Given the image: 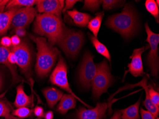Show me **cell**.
I'll use <instances>...</instances> for the list:
<instances>
[{
    "label": "cell",
    "mask_w": 159,
    "mask_h": 119,
    "mask_svg": "<svg viewBox=\"0 0 159 119\" xmlns=\"http://www.w3.org/2000/svg\"><path fill=\"white\" fill-rule=\"evenodd\" d=\"M11 52L16 56V64L21 70L26 77L32 82L31 68L32 55L31 50L27 44L23 42L18 46H12Z\"/></svg>",
    "instance_id": "obj_7"
},
{
    "label": "cell",
    "mask_w": 159,
    "mask_h": 119,
    "mask_svg": "<svg viewBox=\"0 0 159 119\" xmlns=\"http://www.w3.org/2000/svg\"><path fill=\"white\" fill-rule=\"evenodd\" d=\"M9 1H2L0 2V13L3 12V10L6 7V5L8 2Z\"/></svg>",
    "instance_id": "obj_40"
},
{
    "label": "cell",
    "mask_w": 159,
    "mask_h": 119,
    "mask_svg": "<svg viewBox=\"0 0 159 119\" xmlns=\"http://www.w3.org/2000/svg\"><path fill=\"white\" fill-rule=\"evenodd\" d=\"M33 110L29 109L26 107H20L16 110H13L12 114L13 116L18 117L20 119H25L31 116Z\"/></svg>",
    "instance_id": "obj_27"
},
{
    "label": "cell",
    "mask_w": 159,
    "mask_h": 119,
    "mask_svg": "<svg viewBox=\"0 0 159 119\" xmlns=\"http://www.w3.org/2000/svg\"><path fill=\"white\" fill-rule=\"evenodd\" d=\"M148 94L151 101L154 105L159 107V94L152 87L148 86Z\"/></svg>",
    "instance_id": "obj_30"
},
{
    "label": "cell",
    "mask_w": 159,
    "mask_h": 119,
    "mask_svg": "<svg viewBox=\"0 0 159 119\" xmlns=\"http://www.w3.org/2000/svg\"><path fill=\"white\" fill-rule=\"evenodd\" d=\"M67 12L75 24L79 27L87 26L92 19V17L87 13L79 12L76 9L67 11Z\"/></svg>",
    "instance_id": "obj_20"
},
{
    "label": "cell",
    "mask_w": 159,
    "mask_h": 119,
    "mask_svg": "<svg viewBox=\"0 0 159 119\" xmlns=\"http://www.w3.org/2000/svg\"><path fill=\"white\" fill-rule=\"evenodd\" d=\"M34 114L38 118H42L44 117V110L43 107L41 106H37L34 109Z\"/></svg>",
    "instance_id": "obj_33"
},
{
    "label": "cell",
    "mask_w": 159,
    "mask_h": 119,
    "mask_svg": "<svg viewBox=\"0 0 159 119\" xmlns=\"http://www.w3.org/2000/svg\"><path fill=\"white\" fill-rule=\"evenodd\" d=\"M106 25L125 38H129L134 35L138 25L136 14L129 3L125 5L120 13L108 18Z\"/></svg>",
    "instance_id": "obj_3"
},
{
    "label": "cell",
    "mask_w": 159,
    "mask_h": 119,
    "mask_svg": "<svg viewBox=\"0 0 159 119\" xmlns=\"http://www.w3.org/2000/svg\"><path fill=\"white\" fill-rule=\"evenodd\" d=\"M42 119V118H37L36 119Z\"/></svg>",
    "instance_id": "obj_43"
},
{
    "label": "cell",
    "mask_w": 159,
    "mask_h": 119,
    "mask_svg": "<svg viewBox=\"0 0 159 119\" xmlns=\"http://www.w3.org/2000/svg\"><path fill=\"white\" fill-rule=\"evenodd\" d=\"M8 59L10 63H11V64H13V65L16 64V56L13 52H11V51L10 52L8 56Z\"/></svg>",
    "instance_id": "obj_35"
},
{
    "label": "cell",
    "mask_w": 159,
    "mask_h": 119,
    "mask_svg": "<svg viewBox=\"0 0 159 119\" xmlns=\"http://www.w3.org/2000/svg\"><path fill=\"white\" fill-rule=\"evenodd\" d=\"M149 48V45L146 47L143 46L139 49H136L133 52L132 56L129 57L132 59L131 62L128 65V70L125 71V75L129 72L135 77L143 76L145 74L143 71L142 55L143 52Z\"/></svg>",
    "instance_id": "obj_13"
},
{
    "label": "cell",
    "mask_w": 159,
    "mask_h": 119,
    "mask_svg": "<svg viewBox=\"0 0 159 119\" xmlns=\"http://www.w3.org/2000/svg\"><path fill=\"white\" fill-rule=\"evenodd\" d=\"M67 70V66L64 61V59L60 55L58 62L56 67L53 70L51 75L50 76V80L51 83L52 85L59 87L63 90L66 91L69 94L72 95L76 100H78L84 105L88 107V108H91L92 107L91 106L82 101V100L78 97L71 90L68 80Z\"/></svg>",
    "instance_id": "obj_5"
},
{
    "label": "cell",
    "mask_w": 159,
    "mask_h": 119,
    "mask_svg": "<svg viewBox=\"0 0 159 119\" xmlns=\"http://www.w3.org/2000/svg\"><path fill=\"white\" fill-rule=\"evenodd\" d=\"M147 79L146 77H145L140 83L137 84V86L142 87L144 89L146 93V97L145 101H144V105L148 111L152 113L156 118L159 115V107L154 105L149 97L148 94V86L147 85Z\"/></svg>",
    "instance_id": "obj_19"
},
{
    "label": "cell",
    "mask_w": 159,
    "mask_h": 119,
    "mask_svg": "<svg viewBox=\"0 0 159 119\" xmlns=\"http://www.w3.org/2000/svg\"><path fill=\"white\" fill-rule=\"evenodd\" d=\"M12 107L8 101L0 100V117L5 119H20L12 115Z\"/></svg>",
    "instance_id": "obj_24"
},
{
    "label": "cell",
    "mask_w": 159,
    "mask_h": 119,
    "mask_svg": "<svg viewBox=\"0 0 159 119\" xmlns=\"http://www.w3.org/2000/svg\"><path fill=\"white\" fill-rule=\"evenodd\" d=\"M122 115V110L115 112L114 115L110 119H121Z\"/></svg>",
    "instance_id": "obj_38"
},
{
    "label": "cell",
    "mask_w": 159,
    "mask_h": 119,
    "mask_svg": "<svg viewBox=\"0 0 159 119\" xmlns=\"http://www.w3.org/2000/svg\"><path fill=\"white\" fill-rule=\"evenodd\" d=\"M53 117L54 115L52 111H48L44 115V119H53Z\"/></svg>",
    "instance_id": "obj_39"
},
{
    "label": "cell",
    "mask_w": 159,
    "mask_h": 119,
    "mask_svg": "<svg viewBox=\"0 0 159 119\" xmlns=\"http://www.w3.org/2000/svg\"><path fill=\"white\" fill-rule=\"evenodd\" d=\"M84 41V35L82 32L67 29L59 46L67 55L75 58L80 51Z\"/></svg>",
    "instance_id": "obj_6"
},
{
    "label": "cell",
    "mask_w": 159,
    "mask_h": 119,
    "mask_svg": "<svg viewBox=\"0 0 159 119\" xmlns=\"http://www.w3.org/2000/svg\"><path fill=\"white\" fill-rule=\"evenodd\" d=\"M156 4H157V6H158V7H159V1H158V0H157L156 2Z\"/></svg>",
    "instance_id": "obj_42"
},
{
    "label": "cell",
    "mask_w": 159,
    "mask_h": 119,
    "mask_svg": "<svg viewBox=\"0 0 159 119\" xmlns=\"http://www.w3.org/2000/svg\"><path fill=\"white\" fill-rule=\"evenodd\" d=\"M36 2L37 1L35 0H11L9 1L5 9L9 10L15 7L20 8L22 7H32L36 4Z\"/></svg>",
    "instance_id": "obj_25"
},
{
    "label": "cell",
    "mask_w": 159,
    "mask_h": 119,
    "mask_svg": "<svg viewBox=\"0 0 159 119\" xmlns=\"http://www.w3.org/2000/svg\"><path fill=\"white\" fill-rule=\"evenodd\" d=\"M66 28L61 18L48 13H39L36 16L34 32L48 39L52 45H58L66 34Z\"/></svg>",
    "instance_id": "obj_1"
},
{
    "label": "cell",
    "mask_w": 159,
    "mask_h": 119,
    "mask_svg": "<svg viewBox=\"0 0 159 119\" xmlns=\"http://www.w3.org/2000/svg\"><path fill=\"white\" fill-rule=\"evenodd\" d=\"M30 37L37 46L35 71L39 77H43L48 75L54 66L57 58L60 55V52L44 37L33 36Z\"/></svg>",
    "instance_id": "obj_2"
},
{
    "label": "cell",
    "mask_w": 159,
    "mask_h": 119,
    "mask_svg": "<svg viewBox=\"0 0 159 119\" xmlns=\"http://www.w3.org/2000/svg\"><path fill=\"white\" fill-rule=\"evenodd\" d=\"M125 1L116 0H103L102 1V7L104 10H110L121 5Z\"/></svg>",
    "instance_id": "obj_29"
},
{
    "label": "cell",
    "mask_w": 159,
    "mask_h": 119,
    "mask_svg": "<svg viewBox=\"0 0 159 119\" xmlns=\"http://www.w3.org/2000/svg\"><path fill=\"white\" fill-rule=\"evenodd\" d=\"M145 7L148 12H150L159 23V7L154 0H146L145 3Z\"/></svg>",
    "instance_id": "obj_26"
},
{
    "label": "cell",
    "mask_w": 159,
    "mask_h": 119,
    "mask_svg": "<svg viewBox=\"0 0 159 119\" xmlns=\"http://www.w3.org/2000/svg\"><path fill=\"white\" fill-rule=\"evenodd\" d=\"M78 2H80V1H77V0H72V1H71V0H66V1H64L65 6L63 8L62 12H64V11L68 10L73 8L74 5Z\"/></svg>",
    "instance_id": "obj_32"
},
{
    "label": "cell",
    "mask_w": 159,
    "mask_h": 119,
    "mask_svg": "<svg viewBox=\"0 0 159 119\" xmlns=\"http://www.w3.org/2000/svg\"><path fill=\"white\" fill-rule=\"evenodd\" d=\"M19 8L15 7L0 13V35L5 34L11 25V20Z\"/></svg>",
    "instance_id": "obj_15"
},
{
    "label": "cell",
    "mask_w": 159,
    "mask_h": 119,
    "mask_svg": "<svg viewBox=\"0 0 159 119\" xmlns=\"http://www.w3.org/2000/svg\"><path fill=\"white\" fill-rule=\"evenodd\" d=\"M10 52L8 48L2 46L0 43V63L4 64L9 69L12 76V85H16L25 80L18 74L16 67L9 62L8 56Z\"/></svg>",
    "instance_id": "obj_14"
},
{
    "label": "cell",
    "mask_w": 159,
    "mask_h": 119,
    "mask_svg": "<svg viewBox=\"0 0 159 119\" xmlns=\"http://www.w3.org/2000/svg\"><path fill=\"white\" fill-rule=\"evenodd\" d=\"M89 37L91 42L93 43V45L98 53L105 57L109 61L110 63H111V56L107 47L93 35L89 34Z\"/></svg>",
    "instance_id": "obj_23"
},
{
    "label": "cell",
    "mask_w": 159,
    "mask_h": 119,
    "mask_svg": "<svg viewBox=\"0 0 159 119\" xmlns=\"http://www.w3.org/2000/svg\"><path fill=\"white\" fill-rule=\"evenodd\" d=\"M147 34L146 42L149 43L150 51L148 56V63L151 70V73L154 77H157L159 71V58L158 45L159 43V34L153 33L149 27L148 24L145 25Z\"/></svg>",
    "instance_id": "obj_8"
},
{
    "label": "cell",
    "mask_w": 159,
    "mask_h": 119,
    "mask_svg": "<svg viewBox=\"0 0 159 119\" xmlns=\"http://www.w3.org/2000/svg\"><path fill=\"white\" fill-rule=\"evenodd\" d=\"M104 16V11L98 12L96 13L95 17L92 19L88 23V28L93 33L94 36L96 38H97L98 35Z\"/></svg>",
    "instance_id": "obj_22"
},
{
    "label": "cell",
    "mask_w": 159,
    "mask_h": 119,
    "mask_svg": "<svg viewBox=\"0 0 159 119\" xmlns=\"http://www.w3.org/2000/svg\"><path fill=\"white\" fill-rule=\"evenodd\" d=\"M15 32H16V35L19 37L25 36L26 34L25 29L24 28L20 27L16 28Z\"/></svg>",
    "instance_id": "obj_37"
},
{
    "label": "cell",
    "mask_w": 159,
    "mask_h": 119,
    "mask_svg": "<svg viewBox=\"0 0 159 119\" xmlns=\"http://www.w3.org/2000/svg\"><path fill=\"white\" fill-rule=\"evenodd\" d=\"M109 104L106 103H99L96 107L93 109H87L81 107L77 111V119H102L105 116Z\"/></svg>",
    "instance_id": "obj_12"
},
{
    "label": "cell",
    "mask_w": 159,
    "mask_h": 119,
    "mask_svg": "<svg viewBox=\"0 0 159 119\" xmlns=\"http://www.w3.org/2000/svg\"><path fill=\"white\" fill-rule=\"evenodd\" d=\"M2 85V79L1 73H0V89L1 88Z\"/></svg>",
    "instance_id": "obj_41"
},
{
    "label": "cell",
    "mask_w": 159,
    "mask_h": 119,
    "mask_svg": "<svg viewBox=\"0 0 159 119\" xmlns=\"http://www.w3.org/2000/svg\"><path fill=\"white\" fill-rule=\"evenodd\" d=\"M140 113L141 114L142 119H155L156 118V117L149 111L144 110L143 108H141L140 109Z\"/></svg>",
    "instance_id": "obj_31"
},
{
    "label": "cell",
    "mask_w": 159,
    "mask_h": 119,
    "mask_svg": "<svg viewBox=\"0 0 159 119\" xmlns=\"http://www.w3.org/2000/svg\"><path fill=\"white\" fill-rule=\"evenodd\" d=\"M84 2V7H83V9L88 10L91 11H94L98 10L100 5L102 3V1L85 0Z\"/></svg>",
    "instance_id": "obj_28"
},
{
    "label": "cell",
    "mask_w": 159,
    "mask_h": 119,
    "mask_svg": "<svg viewBox=\"0 0 159 119\" xmlns=\"http://www.w3.org/2000/svg\"><path fill=\"white\" fill-rule=\"evenodd\" d=\"M141 99L134 105L122 110L121 119H140L139 109Z\"/></svg>",
    "instance_id": "obj_21"
},
{
    "label": "cell",
    "mask_w": 159,
    "mask_h": 119,
    "mask_svg": "<svg viewBox=\"0 0 159 119\" xmlns=\"http://www.w3.org/2000/svg\"><path fill=\"white\" fill-rule=\"evenodd\" d=\"M60 100L56 110L61 114H66L69 110L75 107L76 99L70 94H64Z\"/></svg>",
    "instance_id": "obj_17"
},
{
    "label": "cell",
    "mask_w": 159,
    "mask_h": 119,
    "mask_svg": "<svg viewBox=\"0 0 159 119\" xmlns=\"http://www.w3.org/2000/svg\"><path fill=\"white\" fill-rule=\"evenodd\" d=\"M159 119V118H158V119Z\"/></svg>",
    "instance_id": "obj_44"
},
{
    "label": "cell",
    "mask_w": 159,
    "mask_h": 119,
    "mask_svg": "<svg viewBox=\"0 0 159 119\" xmlns=\"http://www.w3.org/2000/svg\"><path fill=\"white\" fill-rule=\"evenodd\" d=\"M38 12L51 14L61 18V12L64 7L63 0H39L36 2Z\"/></svg>",
    "instance_id": "obj_11"
},
{
    "label": "cell",
    "mask_w": 159,
    "mask_h": 119,
    "mask_svg": "<svg viewBox=\"0 0 159 119\" xmlns=\"http://www.w3.org/2000/svg\"><path fill=\"white\" fill-rule=\"evenodd\" d=\"M96 72L92 82V93L93 97L99 99L101 95L107 92V90L113 83V78L111 74L109 67L106 61L98 63Z\"/></svg>",
    "instance_id": "obj_4"
},
{
    "label": "cell",
    "mask_w": 159,
    "mask_h": 119,
    "mask_svg": "<svg viewBox=\"0 0 159 119\" xmlns=\"http://www.w3.org/2000/svg\"><path fill=\"white\" fill-rule=\"evenodd\" d=\"M0 43L2 46L8 48L11 45V39L9 37H3L0 41Z\"/></svg>",
    "instance_id": "obj_34"
},
{
    "label": "cell",
    "mask_w": 159,
    "mask_h": 119,
    "mask_svg": "<svg viewBox=\"0 0 159 119\" xmlns=\"http://www.w3.org/2000/svg\"><path fill=\"white\" fill-rule=\"evenodd\" d=\"M37 14L33 7H25L18 10L11 20V26L14 28L27 26L34 21Z\"/></svg>",
    "instance_id": "obj_10"
},
{
    "label": "cell",
    "mask_w": 159,
    "mask_h": 119,
    "mask_svg": "<svg viewBox=\"0 0 159 119\" xmlns=\"http://www.w3.org/2000/svg\"><path fill=\"white\" fill-rule=\"evenodd\" d=\"M33 102L32 96H28L24 91V86L20 85L16 87V95L14 105L16 108L31 107Z\"/></svg>",
    "instance_id": "obj_16"
},
{
    "label": "cell",
    "mask_w": 159,
    "mask_h": 119,
    "mask_svg": "<svg viewBox=\"0 0 159 119\" xmlns=\"http://www.w3.org/2000/svg\"><path fill=\"white\" fill-rule=\"evenodd\" d=\"M11 39V44L13 45V46H18L21 43L20 38L16 34L12 36Z\"/></svg>",
    "instance_id": "obj_36"
},
{
    "label": "cell",
    "mask_w": 159,
    "mask_h": 119,
    "mask_svg": "<svg viewBox=\"0 0 159 119\" xmlns=\"http://www.w3.org/2000/svg\"></svg>",
    "instance_id": "obj_45"
},
{
    "label": "cell",
    "mask_w": 159,
    "mask_h": 119,
    "mask_svg": "<svg viewBox=\"0 0 159 119\" xmlns=\"http://www.w3.org/2000/svg\"><path fill=\"white\" fill-rule=\"evenodd\" d=\"M93 58L89 52H86L80 69V83L86 89H90L92 81L96 74V66L94 63Z\"/></svg>",
    "instance_id": "obj_9"
},
{
    "label": "cell",
    "mask_w": 159,
    "mask_h": 119,
    "mask_svg": "<svg viewBox=\"0 0 159 119\" xmlns=\"http://www.w3.org/2000/svg\"><path fill=\"white\" fill-rule=\"evenodd\" d=\"M43 93L47 101L48 106L51 109L54 108L63 95V93L61 91L53 87L44 89Z\"/></svg>",
    "instance_id": "obj_18"
}]
</instances>
